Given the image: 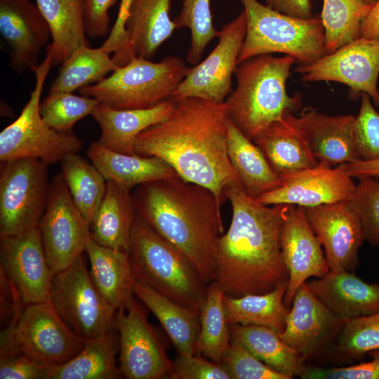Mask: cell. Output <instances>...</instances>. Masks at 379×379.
Wrapping results in <instances>:
<instances>
[{"instance_id":"6da1fadb","label":"cell","mask_w":379,"mask_h":379,"mask_svg":"<svg viewBox=\"0 0 379 379\" xmlns=\"http://www.w3.org/2000/svg\"><path fill=\"white\" fill-rule=\"evenodd\" d=\"M228 119L225 102L197 98L175 100L166 119L138 135L136 154L163 159L185 181L212 191L222 206L226 189L241 184L227 153Z\"/></svg>"},{"instance_id":"7a4b0ae2","label":"cell","mask_w":379,"mask_h":379,"mask_svg":"<svg viewBox=\"0 0 379 379\" xmlns=\"http://www.w3.org/2000/svg\"><path fill=\"white\" fill-rule=\"evenodd\" d=\"M225 196L232 220L216 243L213 282L231 297L266 293L288 285L279 235L293 205L262 204L248 196L241 183L230 185Z\"/></svg>"},{"instance_id":"3957f363","label":"cell","mask_w":379,"mask_h":379,"mask_svg":"<svg viewBox=\"0 0 379 379\" xmlns=\"http://www.w3.org/2000/svg\"><path fill=\"white\" fill-rule=\"evenodd\" d=\"M131 197L137 215L191 260L205 284L212 283L224 230L214 193L177 175L140 185Z\"/></svg>"},{"instance_id":"277c9868","label":"cell","mask_w":379,"mask_h":379,"mask_svg":"<svg viewBox=\"0 0 379 379\" xmlns=\"http://www.w3.org/2000/svg\"><path fill=\"white\" fill-rule=\"evenodd\" d=\"M295 60L289 55H260L237 65V87L225 102L231 121L253 140L287 112L301 107L299 95L290 96L286 81Z\"/></svg>"},{"instance_id":"5b68a950","label":"cell","mask_w":379,"mask_h":379,"mask_svg":"<svg viewBox=\"0 0 379 379\" xmlns=\"http://www.w3.org/2000/svg\"><path fill=\"white\" fill-rule=\"evenodd\" d=\"M129 258L135 281L192 310L200 312L208 285L191 260L136 213Z\"/></svg>"},{"instance_id":"8992f818","label":"cell","mask_w":379,"mask_h":379,"mask_svg":"<svg viewBox=\"0 0 379 379\" xmlns=\"http://www.w3.org/2000/svg\"><path fill=\"white\" fill-rule=\"evenodd\" d=\"M241 2L246 16V33L238 64L258 55L279 53L307 65L326 54L321 18L293 17L258 0Z\"/></svg>"},{"instance_id":"52a82bcc","label":"cell","mask_w":379,"mask_h":379,"mask_svg":"<svg viewBox=\"0 0 379 379\" xmlns=\"http://www.w3.org/2000/svg\"><path fill=\"white\" fill-rule=\"evenodd\" d=\"M190 69L176 56L157 62L137 57L78 91L114 109L147 108L171 98Z\"/></svg>"},{"instance_id":"ba28073f","label":"cell","mask_w":379,"mask_h":379,"mask_svg":"<svg viewBox=\"0 0 379 379\" xmlns=\"http://www.w3.org/2000/svg\"><path fill=\"white\" fill-rule=\"evenodd\" d=\"M13 319L1 332L0 359L26 356L41 364L55 366L75 357L86 339L62 320L51 302L18 304Z\"/></svg>"},{"instance_id":"9c48e42d","label":"cell","mask_w":379,"mask_h":379,"mask_svg":"<svg viewBox=\"0 0 379 379\" xmlns=\"http://www.w3.org/2000/svg\"><path fill=\"white\" fill-rule=\"evenodd\" d=\"M51 67V56L46 53L43 62L33 71L35 85L29 100L18 118L0 133L1 162L34 158L47 165L53 164L82 148V141L72 130H55L41 116V97Z\"/></svg>"},{"instance_id":"30bf717a","label":"cell","mask_w":379,"mask_h":379,"mask_svg":"<svg viewBox=\"0 0 379 379\" xmlns=\"http://www.w3.org/2000/svg\"><path fill=\"white\" fill-rule=\"evenodd\" d=\"M50 302L65 324L86 340L115 328L117 310L95 287L83 254L53 274Z\"/></svg>"},{"instance_id":"8fae6325","label":"cell","mask_w":379,"mask_h":379,"mask_svg":"<svg viewBox=\"0 0 379 379\" xmlns=\"http://www.w3.org/2000/svg\"><path fill=\"white\" fill-rule=\"evenodd\" d=\"M0 237L38 227L51 182L47 164L34 158L1 162Z\"/></svg>"},{"instance_id":"7c38bea8","label":"cell","mask_w":379,"mask_h":379,"mask_svg":"<svg viewBox=\"0 0 379 379\" xmlns=\"http://www.w3.org/2000/svg\"><path fill=\"white\" fill-rule=\"evenodd\" d=\"M39 228L53 274L69 267L85 251L90 224L75 205L61 173L51 180Z\"/></svg>"},{"instance_id":"4fadbf2b","label":"cell","mask_w":379,"mask_h":379,"mask_svg":"<svg viewBox=\"0 0 379 379\" xmlns=\"http://www.w3.org/2000/svg\"><path fill=\"white\" fill-rule=\"evenodd\" d=\"M134 296L117 309L115 316L121 375L128 379L167 378L173 361Z\"/></svg>"},{"instance_id":"5bb4252c","label":"cell","mask_w":379,"mask_h":379,"mask_svg":"<svg viewBox=\"0 0 379 379\" xmlns=\"http://www.w3.org/2000/svg\"><path fill=\"white\" fill-rule=\"evenodd\" d=\"M246 33V16L243 10L219 31L218 44L201 62L190 68L171 98L178 100L197 98L222 103L233 91L232 76Z\"/></svg>"},{"instance_id":"9a60e30c","label":"cell","mask_w":379,"mask_h":379,"mask_svg":"<svg viewBox=\"0 0 379 379\" xmlns=\"http://www.w3.org/2000/svg\"><path fill=\"white\" fill-rule=\"evenodd\" d=\"M295 70L305 82L341 83L350 88L352 98L366 93L378 106L379 37L359 36Z\"/></svg>"},{"instance_id":"2e32d148","label":"cell","mask_w":379,"mask_h":379,"mask_svg":"<svg viewBox=\"0 0 379 379\" xmlns=\"http://www.w3.org/2000/svg\"><path fill=\"white\" fill-rule=\"evenodd\" d=\"M1 271L15 286L25 305L49 302L53 274L40 230L0 237Z\"/></svg>"},{"instance_id":"e0dca14e","label":"cell","mask_w":379,"mask_h":379,"mask_svg":"<svg viewBox=\"0 0 379 379\" xmlns=\"http://www.w3.org/2000/svg\"><path fill=\"white\" fill-rule=\"evenodd\" d=\"M303 208L311 229L324 248L330 271L354 272L365 237L361 220L349 201Z\"/></svg>"},{"instance_id":"ac0fdd59","label":"cell","mask_w":379,"mask_h":379,"mask_svg":"<svg viewBox=\"0 0 379 379\" xmlns=\"http://www.w3.org/2000/svg\"><path fill=\"white\" fill-rule=\"evenodd\" d=\"M281 185L256 200L265 205L289 204L312 207L348 201L355 185L340 165L319 162L281 179Z\"/></svg>"},{"instance_id":"d6986e66","label":"cell","mask_w":379,"mask_h":379,"mask_svg":"<svg viewBox=\"0 0 379 379\" xmlns=\"http://www.w3.org/2000/svg\"><path fill=\"white\" fill-rule=\"evenodd\" d=\"M351 114L328 115L307 107L299 116L287 112L284 118L305 141L313 157L331 166L361 160Z\"/></svg>"},{"instance_id":"ffe728a7","label":"cell","mask_w":379,"mask_h":379,"mask_svg":"<svg viewBox=\"0 0 379 379\" xmlns=\"http://www.w3.org/2000/svg\"><path fill=\"white\" fill-rule=\"evenodd\" d=\"M345 321L319 300L305 282L296 292L285 328L279 335L307 360L335 340Z\"/></svg>"},{"instance_id":"44dd1931","label":"cell","mask_w":379,"mask_h":379,"mask_svg":"<svg viewBox=\"0 0 379 379\" xmlns=\"http://www.w3.org/2000/svg\"><path fill=\"white\" fill-rule=\"evenodd\" d=\"M283 260L288 272L284 303L289 307L298 289L312 277L326 275L330 268L316 235L306 218L304 208L293 206L279 235Z\"/></svg>"},{"instance_id":"7402d4cb","label":"cell","mask_w":379,"mask_h":379,"mask_svg":"<svg viewBox=\"0 0 379 379\" xmlns=\"http://www.w3.org/2000/svg\"><path fill=\"white\" fill-rule=\"evenodd\" d=\"M0 33L10 47L9 65L18 73L34 71L51 37L42 13L30 0H0Z\"/></svg>"},{"instance_id":"603a6c76","label":"cell","mask_w":379,"mask_h":379,"mask_svg":"<svg viewBox=\"0 0 379 379\" xmlns=\"http://www.w3.org/2000/svg\"><path fill=\"white\" fill-rule=\"evenodd\" d=\"M171 0H133L126 22V42L112 59L118 66L137 57L150 59L173 33L169 16Z\"/></svg>"},{"instance_id":"cb8c5ba5","label":"cell","mask_w":379,"mask_h":379,"mask_svg":"<svg viewBox=\"0 0 379 379\" xmlns=\"http://www.w3.org/2000/svg\"><path fill=\"white\" fill-rule=\"evenodd\" d=\"M174 107L175 100L171 98L142 109H119L99 102L91 114L101 130L97 141L111 150L136 154L135 146L138 135L166 119Z\"/></svg>"},{"instance_id":"d4e9b609","label":"cell","mask_w":379,"mask_h":379,"mask_svg":"<svg viewBox=\"0 0 379 379\" xmlns=\"http://www.w3.org/2000/svg\"><path fill=\"white\" fill-rule=\"evenodd\" d=\"M305 283L310 291L342 320L379 312V284H368L354 272L330 271Z\"/></svg>"},{"instance_id":"484cf974","label":"cell","mask_w":379,"mask_h":379,"mask_svg":"<svg viewBox=\"0 0 379 379\" xmlns=\"http://www.w3.org/2000/svg\"><path fill=\"white\" fill-rule=\"evenodd\" d=\"M86 154L107 181L112 180L129 191L144 183L178 175L171 165L157 157L120 153L98 141L89 145Z\"/></svg>"},{"instance_id":"4316f807","label":"cell","mask_w":379,"mask_h":379,"mask_svg":"<svg viewBox=\"0 0 379 379\" xmlns=\"http://www.w3.org/2000/svg\"><path fill=\"white\" fill-rule=\"evenodd\" d=\"M48 25L52 41L46 46L51 64H62L81 48L88 46L84 0H36Z\"/></svg>"},{"instance_id":"83f0119b","label":"cell","mask_w":379,"mask_h":379,"mask_svg":"<svg viewBox=\"0 0 379 379\" xmlns=\"http://www.w3.org/2000/svg\"><path fill=\"white\" fill-rule=\"evenodd\" d=\"M85 252L95 287L105 300L117 310L134 295L135 279L128 252L99 244L91 237Z\"/></svg>"},{"instance_id":"f1b7e54d","label":"cell","mask_w":379,"mask_h":379,"mask_svg":"<svg viewBox=\"0 0 379 379\" xmlns=\"http://www.w3.org/2000/svg\"><path fill=\"white\" fill-rule=\"evenodd\" d=\"M136 211L130 191L112 180L90 225L91 237L105 246L128 252Z\"/></svg>"},{"instance_id":"f546056e","label":"cell","mask_w":379,"mask_h":379,"mask_svg":"<svg viewBox=\"0 0 379 379\" xmlns=\"http://www.w3.org/2000/svg\"><path fill=\"white\" fill-rule=\"evenodd\" d=\"M227 153L241 185L251 197H259L278 187L281 181L257 145L247 138L229 118Z\"/></svg>"},{"instance_id":"4dcf8cb0","label":"cell","mask_w":379,"mask_h":379,"mask_svg":"<svg viewBox=\"0 0 379 379\" xmlns=\"http://www.w3.org/2000/svg\"><path fill=\"white\" fill-rule=\"evenodd\" d=\"M133 293L157 318L178 354H197L200 312L178 304L137 281Z\"/></svg>"},{"instance_id":"1f68e13d","label":"cell","mask_w":379,"mask_h":379,"mask_svg":"<svg viewBox=\"0 0 379 379\" xmlns=\"http://www.w3.org/2000/svg\"><path fill=\"white\" fill-rule=\"evenodd\" d=\"M252 140L280 180L319 163L284 118L271 124Z\"/></svg>"},{"instance_id":"d6a6232c","label":"cell","mask_w":379,"mask_h":379,"mask_svg":"<svg viewBox=\"0 0 379 379\" xmlns=\"http://www.w3.org/2000/svg\"><path fill=\"white\" fill-rule=\"evenodd\" d=\"M119 338L113 329L86 340L82 350L72 359L51 366L45 379H115L121 375L116 359Z\"/></svg>"},{"instance_id":"836d02e7","label":"cell","mask_w":379,"mask_h":379,"mask_svg":"<svg viewBox=\"0 0 379 379\" xmlns=\"http://www.w3.org/2000/svg\"><path fill=\"white\" fill-rule=\"evenodd\" d=\"M231 340L243 345L255 357L275 371L300 376L305 359L286 344L274 330L262 326L229 324Z\"/></svg>"},{"instance_id":"e575fe53","label":"cell","mask_w":379,"mask_h":379,"mask_svg":"<svg viewBox=\"0 0 379 379\" xmlns=\"http://www.w3.org/2000/svg\"><path fill=\"white\" fill-rule=\"evenodd\" d=\"M286 288L287 284H282L266 293L241 297L224 294L222 305L227 324L262 326L281 333L289 312L284 303Z\"/></svg>"},{"instance_id":"d590c367","label":"cell","mask_w":379,"mask_h":379,"mask_svg":"<svg viewBox=\"0 0 379 379\" xmlns=\"http://www.w3.org/2000/svg\"><path fill=\"white\" fill-rule=\"evenodd\" d=\"M102 46H85L77 50L61 65L49 93H72L102 80L119 66Z\"/></svg>"},{"instance_id":"8d00e7d4","label":"cell","mask_w":379,"mask_h":379,"mask_svg":"<svg viewBox=\"0 0 379 379\" xmlns=\"http://www.w3.org/2000/svg\"><path fill=\"white\" fill-rule=\"evenodd\" d=\"M60 163L72 198L91 225L104 197L107 180L93 164L77 153L67 156Z\"/></svg>"},{"instance_id":"74e56055","label":"cell","mask_w":379,"mask_h":379,"mask_svg":"<svg viewBox=\"0 0 379 379\" xmlns=\"http://www.w3.org/2000/svg\"><path fill=\"white\" fill-rule=\"evenodd\" d=\"M224 293L215 283L208 285L206 298L200 311V331L196 345L197 354H202L221 364L231 343L229 324L222 305Z\"/></svg>"},{"instance_id":"f35d334b","label":"cell","mask_w":379,"mask_h":379,"mask_svg":"<svg viewBox=\"0 0 379 379\" xmlns=\"http://www.w3.org/2000/svg\"><path fill=\"white\" fill-rule=\"evenodd\" d=\"M371 5L364 0H323L321 14L326 53L360 36V27Z\"/></svg>"},{"instance_id":"ab89813d","label":"cell","mask_w":379,"mask_h":379,"mask_svg":"<svg viewBox=\"0 0 379 379\" xmlns=\"http://www.w3.org/2000/svg\"><path fill=\"white\" fill-rule=\"evenodd\" d=\"M173 21L176 28L190 30L187 60L191 65L198 64L206 47L219 32L213 26L211 0H182L180 13Z\"/></svg>"},{"instance_id":"60d3db41","label":"cell","mask_w":379,"mask_h":379,"mask_svg":"<svg viewBox=\"0 0 379 379\" xmlns=\"http://www.w3.org/2000/svg\"><path fill=\"white\" fill-rule=\"evenodd\" d=\"M99 102L86 95L72 93H49L40 103V114L46 124L61 131H71L78 121L88 114Z\"/></svg>"},{"instance_id":"b9f144b4","label":"cell","mask_w":379,"mask_h":379,"mask_svg":"<svg viewBox=\"0 0 379 379\" xmlns=\"http://www.w3.org/2000/svg\"><path fill=\"white\" fill-rule=\"evenodd\" d=\"M335 343L338 352L352 359L379 350V312L346 320Z\"/></svg>"},{"instance_id":"7bdbcfd3","label":"cell","mask_w":379,"mask_h":379,"mask_svg":"<svg viewBox=\"0 0 379 379\" xmlns=\"http://www.w3.org/2000/svg\"><path fill=\"white\" fill-rule=\"evenodd\" d=\"M348 201L361 220L365 240L372 246L379 245V181L359 179Z\"/></svg>"},{"instance_id":"ee69618b","label":"cell","mask_w":379,"mask_h":379,"mask_svg":"<svg viewBox=\"0 0 379 379\" xmlns=\"http://www.w3.org/2000/svg\"><path fill=\"white\" fill-rule=\"evenodd\" d=\"M221 364L232 379H291L272 368L240 343L232 340Z\"/></svg>"},{"instance_id":"f6af8a7d","label":"cell","mask_w":379,"mask_h":379,"mask_svg":"<svg viewBox=\"0 0 379 379\" xmlns=\"http://www.w3.org/2000/svg\"><path fill=\"white\" fill-rule=\"evenodd\" d=\"M361 95L360 109L354 117V136L361 160H371L379 157V113L368 94Z\"/></svg>"},{"instance_id":"bcb514c9","label":"cell","mask_w":379,"mask_h":379,"mask_svg":"<svg viewBox=\"0 0 379 379\" xmlns=\"http://www.w3.org/2000/svg\"><path fill=\"white\" fill-rule=\"evenodd\" d=\"M371 359L356 365L338 368L305 366L302 379H379V350L370 351Z\"/></svg>"},{"instance_id":"7dc6e473","label":"cell","mask_w":379,"mask_h":379,"mask_svg":"<svg viewBox=\"0 0 379 379\" xmlns=\"http://www.w3.org/2000/svg\"><path fill=\"white\" fill-rule=\"evenodd\" d=\"M167 378L232 379L222 365L197 354H178Z\"/></svg>"},{"instance_id":"c3c4849f","label":"cell","mask_w":379,"mask_h":379,"mask_svg":"<svg viewBox=\"0 0 379 379\" xmlns=\"http://www.w3.org/2000/svg\"><path fill=\"white\" fill-rule=\"evenodd\" d=\"M116 0H84L86 35L91 38L104 37L109 34V11Z\"/></svg>"},{"instance_id":"681fc988","label":"cell","mask_w":379,"mask_h":379,"mask_svg":"<svg viewBox=\"0 0 379 379\" xmlns=\"http://www.w3.org/2000/svg\"><path fill=\"white\" fill-rule=\"evenodd\" d=\"M50 367L23 355L8 357L0 360V378L45 379Z\"/></svg>"},{"instance_id":"f907efd6","label":"cell","mask_w":379,"mask_h":379,"mask_svg":"<svg viewBox=\"0 0 379 379\" xmlns=\"http://www.w3.org/2000/svg\"><path fill=\"white\" fill-rule=\"evenodd\" d=\"M133 0H121L118 15L107 39L101 46L109 53L121 51L126 42L125 25Z\"/></svg>"},{"instance_id":"816d5d0a","label":"cell","mask_w":379,"mask_h":379,"mask_svg":"<svg viewBox=\"0 0 379 379\" xmlns=\"http://www.w3.org/2000/svg\"><path fill=\"white\" fill-rule=\"evenodd\" d=\"M266 5L284 14L295 18H313L310 0H266Z\"/></svg>"},{"instance_id":"f5cc1de1","label":"cell","mask_w":379,"mask_h":379,"mask_svg":"<svg viewBox=\"0 0 379 379\" xmlns=\"http://www.w3.org/2000/svg\"><path fill=\"white\" fill-rule=\"evenodd\" d=\"M340 166L352 178H379V157L371 160H358L342 164Z\"/></svg>"},{"instance_id":"db71d44e","label":"cell","mask_w":379,"mask_h":379,"mask_svg":"<svg viewBox=\"0 0 379 379\" xmlns=\"http://www.w3.org/2000/svg\"><path fill=\"white\" fill-rule=\"evenodd\" d=\"M360 36L379 37V0L371 6L360 27Z\"/></svg>"},{"instance_id":"11a10c76","label":"cell","mask_w":379,"mask_h":379,"mask_svg":"<svg viewBox=\"0 0 379 379\" xmlns=\"http://www.w3.org/2000/svg\"><path fill=\"white\" fill-rule=\"evenodd\" d=\"M364 1L368 4L371 5V6L373 5L377 1V0H364Z\"/></svg>"},{"instance_id":"9f6ffc18","label":"cell","mask_w":379,"mask_h":379,"mask_svg":"<svg viewBox=\"0 0 379 379\" xmlns=\"http://www.w3.org/2000/svg\"><path fill=\"white\" fill-rule=\"evenodd\" d=\"M378 106L379 107V96H378Z\"/></svg>"}]
</instances>
